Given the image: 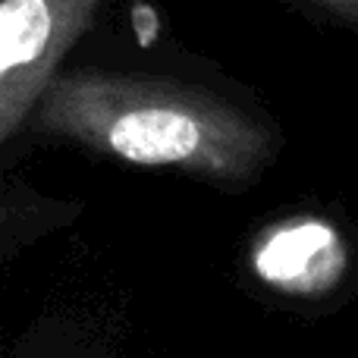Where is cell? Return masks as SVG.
Here are the masks:
<instances>
[{"instance_id":"obj_3","label":"cell","mask_w":358,"mask_h":358,"mask_svg":"<svg viewBox=\"0 0 358 358\" xmlns=\"http://www.w3.org/2000/svg\"><path fill=\"white\" fill-rule=\"evenodd\" d=\"M252 273L273 292L315 299L336 289L349 271V245L330 220L296 214L261 229L248 252Z\"/></svg>"},{"instance_id":"obj_4","label":"cell","mask_w":358,"mask_h":358,"mask_svg":"<svg viewBox=\"0 0 358 358\" xmlns=\"http://www.w3.org/2000/svg\"><path fill=\"white\" fill-rule=\"evenodd\" d=\"M299 3L308 6L311 13H317L327 22L358 35V0H299Z\"/></svg>"},{"instance_id":"obj_1","label":"cell","mask_w":358,"mask_h":358,"mask_svg":"<svg viewBox=\"0 0 358 358\" xmlns=\"http://www.w3.org/2000/svg\"><path fill=\"white\" fill-rule=\"evenodd\" d=\"M29 129L220 189L252 185L280 155V129L258 107L195 82L98 66L57 76Z\"/></svg>"},{"instance_id":"obj_2","label":"cell","mask_w":358,"mask_h":358,"mask_svg":"<svg viewBox=\"0 0 358 358\" xmlns=\"http://www.w3.org/2000/svg\"><path fill=\"white\" fill-rule=\"evenodd\" d=\"M104 0H3L0 3V138L29 126L60 63L94 22Z\"/></svg>"}]
</instances>
